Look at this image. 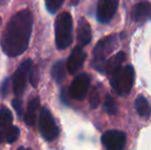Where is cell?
<instances>
[{
    "instance_id": "9a60e30c",
    "label": "cell",
    "mask_w": 151,
    "mask_h": 150,
    "mask_svg": "<svg viewBox=\"0 0 151 150\" xmlns=\"http://www.w3.org/2000/svg\"><path fill=\"white\" fill-rule=\"evenodd\" d=\"M135 108L138 114L143 118H149L151 116V105L145 96L140 95L135 101Z\"/></svg>"
},
{
    "instance_id": "d6986e66",
    "label": "cell",
    "mask_w": 151,
    "mask_h": 150,
    "mask_svg": "<svg viewBox=\"0 0 151 150\" xmlns=\"http://www.w3.org/2000/svg\"><path fill=\"white\" fill-rule=\"evenodd\" d=\"M4 136H5L6 142L12 144V143L16 142L19 139V137H20V130L17 126H12L5 131V135Z\"/></svg>"
},
{
    "instance_id": "30bf717a",
    "label": "cell",
    "mask_w": 151,
    "mask_h": 150,
    "mask_svg": "<svg viewBox=\"0 0 151 150\" xmlns=\"http://www.w3.org/2000/svg\"><path fill=\"white\" fill-rule=\"evenodd\" d=\"M86 59V52L82 50L81 46H75L70 54L67 61V69L69 73L75 74L82 67Z\"/></svg>"
},
{
    "instance_id": "484cf974",
    "label": "cell",
    "mask_w": 151,
    "mask_h": 150,
    "mask_svg": "<svg viewBox=\"0 0 151 150\" xmlns=\"http://www.w3.org/2000/svg\"><path fill=\"white\" fill-rule=\"evenodd\" d=\"M18 150H31V149H26V148H24V147H21V148H19Z\"/></svg>"
},
{
    "instance_id": "44dd1931",
    "label": "cell",
    "mask_w": 151,
    "mask_h": 150,
    "mask_svg": "<svg viewBox=\"0 0 151 150\" xmlns=\"http://www.w3.org/2000/svg\"><path fill=\"white\" fill-rule=\"evenodd\" d=\"M100 103V94L98 88H93L90 96V105L91 108H97Z\"/></svg>"
},
{
    "instance_id": "2e32d148",
    "label": "cell",
    "mask_w": 151,
    "mask_h": 150,
    "mask_svg": "<svg viewBox=\"0 0 151 150\" xmlns=\"http://www.w3.org/2000/svg\"><path fill=\"white\" fill-rule=\"evenodd\" d=\"M12 126V114L6 107L0 108V131L5 132L9 126Z\"/></svg>"
},
{
    "instance_id": "8992f818",
    "label": "cell",
    "mask_w": 151,
    "mask_h": 150,
    "mask_svg": "<svg viewBox=\"0 0 151 150\" xmlns=\"http://www.w3.org/2000/svg\"><path fill=\"white\" fill-rule=\"evenodd\" d=\"M32 65H33V62H32L31 59H26L21 63L19 68L14 73V76H12V90H14V94L18 98L22 96L23 93H24L27 83V76L30 73Z\"/></svg>"
},
{
    "instance_id": "9c48e42d",
    "label": "cell",
    "mask_w": 151,
    "mask_h": 150,
    "mask_svg": "<svg viewBox=\"0 0 151 150\" xmlns=\"http://www.w3.org/2000/svg\"><path fill=\"white\" fill-rule=\"evenodd\" d=\"M118 8V0H101L98 4L97 19L102 24H107L112 20Z\"/></svg>"
},
{
    "instance_id": "e0dca14e",
    "label": "cell",
    "mask_w": 151,
    "mask_h": 150,
    "mask_svg": "<svg viewBox=\"0 0 151 150\" xmlns=\"http://www.w3.org/2000/svg\"><path fill=\"white\" fill-rule=\"evenodd\" d=\"M50 74H52V77L58 83H61L65 79L66 71H65V65H64L63 61H58V62H56L52 65V70H50Z\"/></svg>"
},
{
    "instance_id": "5b68a950",
    "label": "cell",
    "mask_w": 151,
    "mask_h": 150,
    "mask_svg": "<svg viewBox=\"0 0 151 150\" xmlns=\"http://www.w3.org/2000/svg\"><path fill=\"white\" fill-rule=\"evenodd\" d=\"M38 128H39V132L43 137V139L48 142L56 140L60 134V130L55 121L54 116H52V112L45 107L42 108L40 111Z\"/></svg>"
},
{
    "instance_id": "ac0fdd59",
    "label": "cell",
    "mask_w": 151,
    "mask_h": 150,
    "mask_svg": "<svg viewBox=\"0 0 151 150\" xmlns=\"http://www.w3.org/2000/svg\"><path fill=\"white\" fill-rule=\"evenodd\" d=\"M104 107H105L106 112L110 114V115H114L118 111L117 104H116L115 100L110 95H107V97H106L105 102H104Z\"/></svg>"
},
{
    "instance_id": "52a82bcc",
    "label": "cell",
    "mask_w": 151,
    "mask_h": 150,
    "mask_svg": "<svg viewBox=\"0 0 151 150\" xmlns=\"http://www.w3.org/2000/svg\"><path fill=\"white\" fill-rule=\"evenodd\" d=\"M91 84V77L86 73H80L76 76L70 85L69 94L74 100L81 101L86 97Z\"/></svg>"
},
{
    "instance_id": "8fae6325",
    "label": "cell",
    "mask_w": 151,
    "mask_h": 150,
    "mask_svg": "<svg viewBox=\"0 0 151 150\" xmlns=\"http://www.w3.org/2000/svg\"><path fill=\"white\" fill-rule=\"evenodd\" d=\"M133 20L139 25L151 21V4L145 1L136 4L133 9Z\"/></svg>"
},
{
    "instance_id": "7a4b0ae2",
    "label": "cell",
    "mask_w": 151,
    "mask_h": 150,
    "mask_svg": "<svg viewBox=\"0 0 151 150\" xmlns=\"http://www.w3.org/2000/svg\"><path fill=\"white\" fill-rule=\"evenodd\" d=\"M56 45L59 50H65L73 41V20L69 12H62L55 22Z\"/></svg>"
},
{
    "instance_id": "ffe728a7",
    "label": "cell",
    "mask_w": 151,
    "mask_h": 150,
    "mask_svg": "<svg viewBox=\"0 0 151 150\" xmlns=\"http://www.w3.org/2000/svg\"><path fill=\"white\" fill-rule=\"evenodd\" d=\"M44 1H45V6L46 9L48 10V12L56 14L61 8V6L63 5L65 0H44Z\"/></svg>"
},
{
    "instance_id": "ba28073f",
    "label": "cell",
    "mask_w": 151,
    "mask_h": 150,
    "mask_svg": "<svg viewBox=\"0 0 151 150\" xmlns=\"http://www.w3.org/2000/svg\"><path fill=\"white\" fill-rule=\"evenodd\" d=\"M102 143L107 150H124L127 146V135L117 130L107 131L102 136Z\"/></svg>"
},
{
    "instance_id": "3957f363",
    "label": "cell",
    "mask_w": 151,
    "mask_h": 150,
    "mask_svg": "<svg viewBox=\"0 0 151 150\" xmlns=\"http://www.w3.org/2000/svg\"><path fill=\"white\" fill-rule=\"evenodd\" d=\"M118 46V38L116 34H111L102 38L93 50V62L91 65L100 72H103L104 65L108 60V57Z\"/></svg>"
},
{
    "instance_id": "d4e9b609",
    "label": "cell",
    "mask_w": 151,
    "mask_h": 150,
    "mask_svg": "<svg viewBox=\"0 0 151 150\" xmlns=\"http://www.w3.org/2000/svg\"><path fill=\"white\" fill-rule=\"evenodd\" d=\"M78 1H79V0H71V5H77V3H78Z\"/></svg>"
},
{
    "instance_id": "cb8c5ba5",
    "label": "cell",
    "mask_w": 151,
    "mask_h": 150,
    "mask_svg": "<svg viewBox=\"0 0 151 150\" xmlns=\"http://www.w3.org/2000/svg\"><path fill=\"white\" fill-rule=\"evenodd\" d=\"M9 84H10V79L9 78H5L4 81L2 82L1 86H0V94L2 95L3 98H5L9 93Z\"/></svg>"
},
{
    "instance_id": "7402d4cb",
    "label": "cell",
    "mask_w": 151,
    "mask_h": 150,
    "mask_svg": "<svg viewBox=\"0 0 151 150\" xmlns=\"http://www.w3.org/2000/svg\"><path fill=\"white\" fill-rule=\"evenodd\" d=\"M30 81L31 84L34 88H37L38 81H39V70L36 66H34V68L30 70Z\"/></svg>"
},
{
    "instance_id": "4fadbf2b",
    "label": "cell",
    "mask_w": 151,
    "mask_h": 150,
    "mask_svg": "<svg viewBox=\"0 0 151 150\" xmlns=\"http://www.w3.org/2000/svg\"><path fill=\"white\" fill-rule=\"evenodd\" d=\"M91 40V25L84 18H80L77 26V41L80 46L88 45Z\"/></svg>"
},
{
    "instance_id": "7c38bea8",
    "label": "cell",
    "mask_w": 151,
    "mask_h": 150,
    "mask_svg": "<svg viewBox=\"0 0 151 150\" xmlns=\"http://www.w3.org/2000/svg\"><path fill=\"white\" fill-rule=\"evenodd\" d=\"M124 59L125 54L123 52H118L117 54L112 56L111 58L106 61L105 65H104L103 73L111 77L118 69L122 67V63L124 62Z\"/></svg>"
},
{
    "instance_id": "6da1fadb",
    "label": "cell",
    "mask_w": 151,
    "mask_h": 150,
    "mask_svg": "<svg viewBox=\"0 0 151 150\" xmlns=\"http://www.w3.org/2000/svg\"><path fill=\"white\" fill-rule=\"evenodd\" d=\"M33 23V14L29 9H23L12 17L0 41L6 56L14 58L26 52L30 42Z\"/></svg>"
},
{
    "instance_id": "5bb4252c",
    "label": "cell",
    "mask_w": 151,
    "mask_h": 150,
    "mask_svg": "<svg viewBox=\"0 0 151 150\" xmlns=\"http://www.w3.org/2000/svg\"><path fill=\"white\" fill-rule=\"evenodd\" d=\"M40 101L38 97H32L28 103V107H27V112L25 114V122L27 126H33L35 124L36 120V112L39 107Z\"/></svg>"
},
{
    "instance_id": "277c9868",
    "label": "cell",
    "mask_w": 151,
    "mask_h": 150,
    "mask_svg": "<svg viewBox=\"0 0 151 150\" xmlns=\"http://www.w3.org/2000/svg\"><path fill=\"white\" fill-rule=\"evenodd\" d=\"M135 69L132 65H127L118 69L111 76V86L120 97H125L132 92L135 83Z\"/></svg>"
},
{
    "instance_id": "603a6c76",
    "label": "cell",
    "mask_w": 151,
    "mask_h": 150,
    "mask_svg": "<svg viewBox=\"0 0 151 150\" xmlns=\"http://www.w3.org/2000/svg\"><path fill=\"white\" fill-rule=\"evenodd\" d=\"M12 106H14V110H16L17 114L19 115V117H22L23 114V102L20 98H16L12 100Z\"/></svg>"
}]
</instances>
